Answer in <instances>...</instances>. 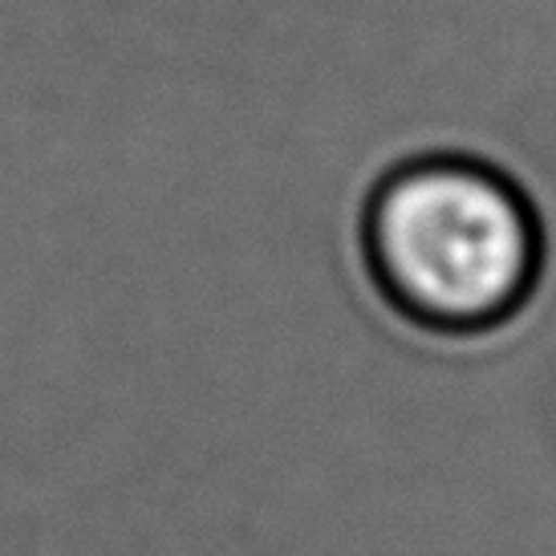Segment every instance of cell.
<instances>
[{
    "label": "cell",
    "mask_w": 556,
    "mask_h": 556,
    "mask_svg": "<svg viewBox=\"0 0 556 556\" xmlns=\"http://www.w3.org/2000/svg\"><path fill=\"white\" fill-rule=\"evenodd\" d=\"M357 252L378 296L434 338H483L528 309L544 277V224L504 167L418 151L374 175Z\"/></svg>",
    "instance_id": "1"
}]
</instances>
